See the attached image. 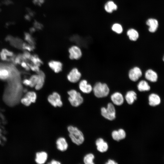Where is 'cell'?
Listing matches in <instances>:
<instances>
[{
    "label": "cell",
    "instance_id": "1",
    "mask_svg": "<svg viewBox=\"0 0 164 164\" xmlns=\"http://www.w3.org/2000/svg\"><path fill=\"white\" fill-rule=\"evenodd\" d=\"M67 129L68 136L71 143L79 146L84 143L85 140V136L80 129L72 125L68 126Z\"/></svg>",
    "mask_w": 164,
    "mask_h": 164
},
{
    "label": "cell",
    "instance_id": "2",
    "mask_svg": "<svg viewBox=\"0 0 164 164\" xmlns=\"http://www.w3.org/2000/svg\"><path fill=\"white\" fill-rule=\"evenodd\" d=\"M110 89L105 82H96L93 87V93L97 98H101L107 97L109 94Z\"/></svg>",
    "mask_w": 164,
    "mask_h": 164
},
{
    "label": "cell",
    "instance_id": "3",
    "mask_svg": "<svg viewBox=\"0 0 164 164\" xmlns=\"http://www.w3.org/2000/svg\"><path fill=\"white\" fill-rule=\"evenodd\" d=\"M68 100L73 107H77L84 102V99L81 94L75 89H71L67 91Z\"/></svg>",
    "mask_w": 164,
    "mask_h": 164
},
{
    "label": "cell",
    "instance_id": "4",
    "mask_svg": "<svg viewBox=\"0 0 164 164\" xmlns=\"http://www.w3.org/2000/svg\"><path fill=\"white\" fill-rule=\"evenodd\" d=\"M48 103L54 108H60L63 105V102L60 95L56 92H54L47 97Z\"/></svg>",
    "mask_w": 164,
    "mask_h": 164
},
{
    "label": "cell",
    "instance_id": "5",
    "mask_svg": "<svg viewBox=\"0 0 164 164\" xmlns=\"http://www.w3.org/2000/svg\"><path fill=\"white\" fill-rule=\"evenodd\" d=\"M101 113L104 117L108 120L111 121L115 118V109L113 104L111 103L108 104L107 108H102Z\"/></svg>",
    "mask_w": 164,
    "mask_h": 164
},
{
    "label": "cell",
    "instance_id": "6",
    "mask_svg": "<svg viewBox=\"0 0 164 164\" xmlns=\"http://www.w3.org/2000/svg\"><path fill=\"white\" fill-rule=\"evenodd\" d=\"M142 75L141 69L138 66H135L128 70V76L129 79L132 82H136Z\"/></svg>",
    "mask_w": 164,
    "mask_h": 164
},
{
    "label": "cell",
    "instance_id": "7",
    "mask_svg": "<svg viewBox=\"0 0 164 164\" xmlns=\"http://www.w3.org/2000/svg\"><path fill=\"white\" fill-rule=\"evenodd\" d=\"M55 145L57 149L60 152L66 151L69 147V143L67 138L63 136L58 137L55 141Z\"/></svg>",
    "mask_w": 164,
    "mask_h": 164
},
{
    "label": "cell",
    "instance_id": "8",
    "mask_svg": "<svg viewBox=\"0 0 164 164\" xmlns=\"http://www.w3.org/2000/svg\"><path fill=\"white\" fill-rule=\"evenodd\" d=\"M48 158V154L46 151H38L35 154L34 161L37 164H44L46 163Z\"/></svg>",
    "mask_w": 164,
    "mask_h": 164
},
{
    "label": "cell",
    "instance_id": "9",
    "mask_svg": "<svg viewBox=\"0 0 164 164\" xmlns=\"http://www.w3.org/2000/svg\"><path fill=\"white\" fill-rule=\"evenodd\" d=\"M69 57L71 60H79L82 57V53L80 48L77 46L73 45L68 49Z\"/></svg>",
    "mask_w": 164,
    "mask_h": 164
},
{
    "label": "cell",
    "instance_id": "10",
    "mask_svg": "<svg viewBox=\"0 0 164 164\" xmlns=\"http://www.w3.org/2000/svg\"><path fill=\"white\" fill-rule=\"evenodd\" d=\"M81 77V74L76 68H73L69 73L67 76V79L72 83L78 82Z\"/></svg>",
    "mask_w": 164,
    "mask_h": 164
},
{
    "label": "cell",
    "instance_id": "11",
    "mask_svg": "<svg viewBox=\"0 0 164 164\" xmlns=\"http://www.w3.org/2000/svg\"><path fill=\"white\" fill-rule=\"evenodd\" d=\"M79 87L80 90L83 93L89 94L93 90V87L85 79L80 80L79 84Z\"/></svg>",
    "mask_w": 164,
    "mask_h": 164
},
{
    "label": "cell",
    "instance_id": "12",
    "mask_svg": "<svg viewBox=\"0 0 164 164\" xmlns=\"http://www.w3.org/2000/svg\"><path fill=\"white\" fill-rule=\"evenodd\" d=\"M111 99L113 104L118 105H121L124 102V98L122 94L119 91L113 93L111 96Z\"/></svg>",
    "mask_w": 164,
    "mask_h": 164
},
{
    "label": "cell",
    "instance_id": "13",
    "mask_svg": "<svg viewBox=\"0 0 164 164\" xmlns=\"http://www.w3.org/2000/svg\"><path fill=\"white\" fill-rule=\"evenodd\" d=\"M48 65L50 68L55 73H59L63 69V64L59 61L51 60L48 62Z\"/></svg>",
    "mask_w": 164,
    "mask_h": 164
},
{
    "label": "cell",
    "instance_id": "14",
    "mask_svg": "<svg viewBox=\"0 0 164 164\" xmlns=\"http://www.w3.org/2000/svg\"><path fill=\"white\" fill-rule=\"evenodd\" d=\"M97 150L101 152H104L107 151L108 149L107 143L101 138L97 139L95 142Z\"/></svg>",
    "mask_w": 164,
    "mask_h": 164
},
{
    "label": "cell",
    "instance_id": "15",
    "mask_svg": "<svg viewBox=\"0 0 164 164\" xmlns=\"http://www.w3.org/2000/svg\"><path fill=\"white\" fill-rule=\"evenodd\" d=\"M125 98L128 104H132L137 98V93L133 90L128 91L125 95Z\"/></svg>",
    "mask_w": 164,
    "mask_h": 164
},
{
    "label": "cell",
    "instance_id": "16",
    "mask_svg": "<svg viewBox=\"0 0 164 164\" xmlns=\"http://www.w3.org/2000/svg\"><path fill=\"white\" fill-rule=\"evenodd\" d=\"M38 75V81L34 87L36 90H39L43 87L45 80V75L44 72L39 70L36 73Z\"/></svg>",
    "mask_w": 164,
    "mask_h": 164
},
{
    "label": "cell",
    "instance_id": "17",
    "mask_svg": "<svg viewBox=\"0 0 164 164\" xmlns=\"http://www.w3.org/2000/svg\"><path fill=\"white\" fill-rule=\"evenodd\" d=\"M145 77L148 80L152 82L157 81L158 75L156 73L151 69L147 70L145 72Z\"/></svg>",
    "mask_w": 164,
    "mask_h": 164
},
{
    "label": "cell",
    "instance_id": "18",
    "mask_svg": "<svg viewBox=\"0 0 164 164\" xmlns=\"http://www.w3.org/2000/svg\"><path fill=\"white\" fill-rule=\"evenodd\" d=\"M148 100L149 104L153 107L159 105L161 102L160 97L155 93H152L149 95Z\"/></svg>",
    "mask_w": 164,
    "mask_h": 164
},
{
    "label": "cell",
    "instance_id": "19",
    "mask_svg": "<svg viewBox=\"0 0 164 164\" xmlns=\"http://www.w3.org/2000/svg\"><path fill=\"white\" fill-rule=\"evenodd\" d=\"M146 24L149 26V30L151 32H155L158 27V22L155 19L150 18L146 22Z\"/></svg>",
    "mask_w": 164,
    "mask_h": 164
},
{
    "label": "cell",
    "instance_id": "20",
    "mask_svg": "<svg viewBox=\"0 0 164 164\" xmlns=\"http://www.w3.org/2000/svg\"><path fill=\"white\" fill-rule=\"evenodd\" d=\"M125 132L123 129H120L118 130H114L112 132L113 138L116 141H119L125 138L126 137Z\"/></svg>",
    "mask_w": 164,
    "mask_h": 164
},
{
    "label": "cell",
    "instance_id": "21",
    "mask_svg": "<svg viewBox=\"0 0 164 164\" xmlns=\"http://www.w3.org/2000/svg\"><path fill=\"white\" fill-rule=\"evenodd\" d=\"M137 88L139 91L142 92L149 91L150 87L146 80H142L137 84Z\"/></svg>",
    "mask_w": 164,
    "mask_h": 164
},
{
    "label": "cell",
    "instance_id": "22",
    "mask_svg": "<svg viewBox=\"0 0 164 164\" xmlns=\"http://www.w3.org/2000/svg\"><path fill=\"white\" fill-rule=\"evenodd\" d=\"M127 34L129 39L133 41H136L139 37V34L135 29H131L127 32Z\"/></svg>",
    "mask_w": 164,
    "mask_h": 164
},
{
    "label": "cell",
    "instance_id": "23",
    "mask_svg": "<svg viewBox=\"0 0 164 164\" xmlns=\"http://www.w3.org/2000/svg\"><path fill=\"white\" fill-rule=\"evenodd\" d=\"M31 103L36 102L37 99V95L36 92L33 91H28L24 96Z\"/></svg>",
    "mask_w": 164,
    "mask_h": 164
},
{
    "label": "cell",
    "instance_id": "24",
    "mask_svg": "<svg viewBox=\"0 0 164 164\" xmlns=\"http://www.w3.org/2000/svg\"><path fill=\"white\" fill-rule=\"evenodd\" d=\"M117 9V5L112 1H108L104 5L105 10L108 13H111L113 11L116 10Z\"/></svg>",
    "mask_w": 164,
    "mask_h": 164
},
{
    "label": "cell",
    "instance_id": "25",
    "mask_svg": "<svg viewBox=\"0 0 164 164\" xmlns=\"http://www.w3.org/2000/svg\"><path fill=\"white\" fill-rule=\"evenodd\" d=\"M94 155L91 153L86 154L83 158V161L85 164H94Z\"/></svg>",
    "mask_w": 164,
    "mask_h": 164
},
{
    "label": "cell",
    "instance_id": "26",
    "mask_svg": "<svg viewBox=\"0 0 164 164\" xmlns=\"http://www.w3.org/2000/svg\"><path fill=\"white\" fill-rule=\"evenodd\" d=\"M30 60L33 64L39 67L42 64L43 62L36 55H31Z\"/></svg>",
    "mask_w": 164,
    "mask_h": 164
},
{
    "label": "cell",
    "instance_id": "27",
    "mask_svg": "<svg viewBox=\"0 0 164 164\" xmlns=\"http://www.w3.org/2000/svg\"><path fill=\"white\" fill-rule=\"evenodd\" d=\"M39 78L38 74H34L32 75L29 79L30 81V84L29 87H34L37 83Z\"/></svg>",
    "mask_w": 164,
    "mask_h": 164
},
{
    "label": "cell",
    "instance_id": "28",
    "mask_svg": "<svg viewBox=\"0 0 164 164\" xmlns=\"http://www.w3.org/2000/svg\"><path fill=\"white\" fill-rule=\"evenodd\" d=\"M112 29L113 31L119 34L121 33L123 31L121 26L118 23L114 24L112 26Z\"/></svg>",
    "mask_w": 164,
    "mask_h": 164
},
{
    "label": "cell",
    "instance_id": "29",
    "mask_svg": "<svg viewBox=\"0 0 164 164\" xmlns=\"http://www.w3.org/2000/svg\"><path fill=\"white\" fill-rule=\"evenodd\" d=\"M35 47L34 45L28 44L26 43H23L22 46V49L25 50L30 52L34 50Z\"/></svg>",
    "mask_w": 164,
    "mask_h": 164
},
{
    "label": "cell",
    "instance_id": "30",
    "mask_svg": "<svg viewBox=\"0 0 164 164\" xmlns=\"http://www.w3.org/2000/svg\"><path fill=\"white\" fill-rule=\"evenodd\" d=\"M31 56V55L29 51H25L22 54L23 60L27 62L30 60Z\"/></svg>",
    "mask_w": 164,
    "mask_h": 164
},
{
    "label": "cell",
    "instance_id": "31",
    "mask_svg": "<svg viewBox=\"0 0 164 164\" xmlns=\"http://www.w3.org/2000/svg\"><path fill=\"white\" fill-rule=\"evenodd\" d=\"M1 51L4 53L8 57H9L10 58L15 55L14 53L12 51L5 48L2 49L1 50Z\"/></svg>",
    "mask_w": 164,
    "mask_h": 164
},
{
    "label": "cell",
    "instance_id": "32",
    "mask_svg": "<svg viewBox=\"0 0 164 164\" xmlns=\"http://www.w3.org/2000/svg\"><path fill=\"white\" fill-rule=\"evenodd\" d=\"M20 65L26 71H29L30 69L28 65V62L25 61H22L21 62Z\"/></svg>",
    "mask_w": 164,
    "mask_h": 164
},
{
    "label": "cell",
    "instance_id": "33",
    "mask_svg": "<svg viewBox=\"0 0 164 164\" xmlns=\"http://www.w3.org/2000/svg\"><path fill=\"white\" fill-rule=\"evenodd\" d=\"M47 164H61V162L59 160L54 159H52L48 161L46 163Z\"/></svg>",
    "mask_w": 164,
    "mask_h": 164
},
{
    "label": "cell",
    "instance_id": "34",
    "mask_svg": "<svg viewBox=\"0 0 164 164\" xmlns=\"http://www.w3.org/2000/svg\"><path fill=\"white\" fill-rule=\"evenodd\" d=\"M0 59L2 61H9V59L1 51L0 52Z\"/></svg>",
    "mask_w": 164,
    "mask_h": 164
},
{
    "label": "cell",
    "instance_id": "35",
    "mask_svg": "<svg viewBox=\"0 0 164 164\" xmlns=\"http://www.w3.org/2000/svg\"><path fill=\"white\" fill-rule=\"evenodd\" d=\"M22 83L25 86L29 87L30 84V81L29 79L26 78L23 80Z\"/></svg>",
    "mask_w": 164,
    "mask_h": 164
},
{
    "label": "cell",
    "instance_id": "36",
    "mask_svg": "<svg viewBox=\"0 0 164 164\" xmlns=\"http://www.w3.org/2000/svg\"><path fill=\"white\" fill-rule=\"evenodd\" d=\"M106 164H117V163L116 162L114 161L111 160L109 159L108 160L107 162L106 163Z\"/></svg>",
    "mask_w": 164,
    "mask_h": 164
},
{
    "label": "cell",
    "instance_id": "37",
    "mask_svg": "<svg viewBox=\"0 0 164 164\" xmlns=\"http://www.w3.org/2000/svg\"><path fill=\"white\" fill-rule=\"evenodd\" d=\"M163 61H164V55L163 56Z\"/></svg>",
    "mask_w": 164,
    "mask_h": 164
}]
</instances>
